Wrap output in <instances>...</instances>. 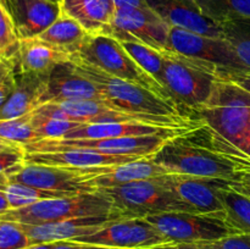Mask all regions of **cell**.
<instances>
[{
	"instance_id": "obj_1",
	"label": "cell",
	"mask_w": 250,
	"mask_h": 249,
	"mask_svg": "<svg viewBox=\"0 0 250 249\" xmlns=\"http://www.w3.org/2000/svg\"><path fill=\"white\" fill-rule=\"evenodd\" d=\"M150 159L171 173L231 182L250 170V156L203 120L168 138Z\"/></svg>"
},
{
	"instance_id": "obj_2",
	"label": "cell",
	"mask_w": 250,
	"mask_h": 249,
	"mask_svg": "<svg viewBox=\"0 0 250 249\" xmlns=\"http://www.w3.org/2000/svg\"><path fill=\"white\" fill-rule=\"evenodd\" d=\"M71 61L81 75L92 81L102 90L106 104L114 109L134 114L173 117L186 121L198 119L194 112L188 111L177 103L166 99L142 85L109 75L84 61Z\"/></svg>"
},
{
	"instance_id": "obj_3",
	"label": "cell",
	"mask_w": 250,
	"mask_h": 249,
	"mask_svg": "<svg viewBox=\"0 0 250 249\" xmlns=\"http://www.w3.org/2000/svg\"><path fill=\"white\" fill-rule=\"evenodd\" d=\"M164 85L182 107L194 112L211 97L217 81H225L222 70L204 61L163 51Z\"/></svg>"
},
{
	"instance_id": "obj_4",
	"label": "cell",
	"mask_w": 250,
	"mask_h": 249,
	"mask_svg": "<svg viewBox=\"0 0 250 249\" xmlns=\"http://www.w3.org/2000/svg\"><path fill=\"white\" fill-rule=\"evenodd\" d=\"M195 116L250 156V93L236 83L217 81L209 102Z\"/></svg>"
},
{
	"instance_id": "obj_5",
	"label": "cell",
	"mask_w": 250,
	"mask_h": 249,
	"mask_svg": "<svg viewBox=\"0 0 250 249\" xmlns=\"http://www.w3.org/2000/svg\"><path fill=\"white\" fill-rule=\"evenodd\" d=\"M71 60L84 61L109 75L142 85L166 99L177 103L166 88L138 65L121 42L106 34H89L80 51Z\"/></svg>"
},
{
	"instance_id": "obj_6",
	"label": "cell",
	"mask_w": 250,
	"mask_h": 249,
	"mask_svg": "<svg viewBox=\"0 0 250 249\" xmlns=\"http://www.w3.org/2000/svg\"><path fill=\"white\" fill-rule=\"evenodd\" d=\"M114 214L119 212L115 211L111 200L102 192L95 190L44 199L27 207L11 209L0 215V220L17 224L41 225L76 217L106 216Z\"/></svg>"
},
{
	"instance_id": "obj_7",
	"label": "cell",
	"mask_w": 250,
	"mask_h": 249,
	"mask_svg": "<svg viewBox=\"0 0 250 249\" xmlns=\"http://www.w3.org/2000/svg\"><path fill=\"white\" fill-rule=\"evenodd\" d=\"M112 203L115 211L126 217H146L164 212H194V210L166 187L160 178L136 181L115 187L99 188Z\"/></svg>"
},
{
	"instance_id": "obj_8",
	"label": "cell",
	"mask_w": 250,
	"mask_h": 249,
	"mask_svg": "<svg viewBox=\"0 0 250 249\" xmlns=\"http://www.w3.org/2000/svg\"><path fill=\"white\" fill-rule=\"evenodd\" d=\"M177 134H149L105 139H42L23 146L26 153H48L63 149H89L109 155L151 158L163 148L168 138Z\"/></svg>"
},
{
	"instance_id": "obj_9",
	"label": "cell",
	"mask_w": 250,
	"mask_h": 249,
	"mask_svg": "<svg viewBox=\"0 0 250 249\" xmlns=\"http://www.w3.org/2000/svg\"><path fill=\"white\" fill-rule=\"evenodd\" d=\"M146 219L172 244L216 242L238 234L224 221L212 215L197 212H164Z\"/></svg>"
},
{
	"instance_id": "obj_10",
	"label": "cell",
	"mask_w": 250,
	"mask_h": 249,
	"mask_svg": "<svg viewBox=\"0 0 250 249\" xmlns=\"http://www.w3.org/2000/svg\"><path fill=\"white\" fill-rule=\"evenodd\" d=\"M167 51L216 66L225 72V81L236 73L248 72L225 37L205 36L180 27H171Z\"/></svg>"
},
{
	"instance_id": "obj_11",
	"label": "cell",
	"mask_w": 250,
	"mask_h": 249,
	"mask_svg": "<svg viewBox=\"0 0 250 249\" xmlns=\"http://www.w3.org/2000/svg\"><path fill=\"white\" fill-rule=\"evenodd\" d=\"M170 29L150 7H116L111 22L100 34L120 42H137L163 53L168 50Z\"/></svg>"
},
{
	"instance_id": "obj_12",
	"label": "cell",
	"mask_w": 250,
	"mask_h": 249,
	"mask_svg": "<svg viewBox=\"0 0 250 249\" xmlns=\"http://www.w3.org/2000/svg\"><path fill=\"white\" fill-rule=\"evenodd\" d=\"M73 241L120 249H158L175 246L146 217H120L100 231Z\"/></svg>"
},
{
	"instance_id": "obj_13",
	"label": "cell",
	"mask_w": 250,
	"mask_h": 249,
	"mask_svg": "<svg viewBox=\"0 0 250 249\" xmlns=\"http://www.w3.org/2000/svg\"><path fill=\"white\" fill-rule=\"evenodd\" d=\"M88 177L89 167H60L26 163L10 181L54 193L59 197H67L84 192H95L97 189L87 182Z\"/></svg>"
},
{
	"instance_id": "obj_14",
	"label": "cell",
	"mask_w": 250,
	"mask_h": 249,
	"mask_svg": "<svg viewBox=\"0 0 250 249\" xmlns=\"http://www.w3.org/2000/svg\"><path fill=\"white\" fill-rule=\"evenodd\" d=\"M159 178L181 200L189 205L194 212L212 215L222 220L224 205L219 193L231 181L182 173H168Z\"/></svg>"
},
{
	"instance_id": "obj_15",
	"label": "cell",
	"mask_w": 250,
	"mask_h": 249,
	"mask_svg": "<svg viewBox=\"0 0 250 249\" xmlns=\"http://www.w3.org/2000/svg\"><path fill=\"white\" fill-rule=\"evenodd\" d=\"M19 39L37 37L61 14L60 4L48 0H0Z\"/></svg>"
},
{
	"instance_id": "obj_16",
	"label": "cell",
	"mask_w": 250,
	"mask_h": 249,
	"mask_svg": "<svg viewBox=\"0 0 250 249\" xmlns=\"http://www.w3.org/2000/svg\"><path fill=\"white\" fill-rule=\"evenodd\" d=\"M126 217L114 214L106 216H87L41 225L19 224L32 244L54 243L60 241H73L80 237L89 236L104 228L112 220ZM17 224V222H16Z\"/></svg>"
},
{
	"instance_id": "obj_17",
	"label": "cell",
	"mask_w": 250,
	"mask_h": 249,
	"mask_svg": "<svg viewBox=\"0 0 250 249\" xmlns=\"http://www.w3.org/2000/svg\"><path fill=\"white\" fill-rule=\"evenodd\" d=\"M97 100L106 104L102 90L76 70L72 61L55 66L48 75L45 103Z\"/></svg>"
},
{
	"instance_id": "obj_18",
	"label": "cell",
	"mask_w": 250,
	"mask_h": 249,
	"mask_svg": "<svg viewBox=\"0 0 250 249\" xmlns=\"http://www.w3.org/2000/svg\"><path fill=\"white\" fill-rule=\"evenodd\" d=\"M156 15L171 27H180L195 33L224 37L220 24L205 16L197 0H144Z\"/></svg>"
},
{
	"instance_id": "obj_19",
	"label": "cell",
	"mask_w": 250,
	"mask_h": 249,
	"mask_svg": "<svg viewBox=\"0 0 250 249\" xmlns=\"http://www.w3.org/2000/svg\"><path fill=\"white\" fill-rule=\"evenodd\" d=\"M168 173H171L170 171L154 163L150 158H143L120 165L93 166L90 167V178L87 182L98 190L99 188L151 180Z\"/></svg>"
},
{
	"instance_id": "obj_20",
	"label": "cell",
	"mask_w": 250,
	"mask_h": 249,
	"mask_svg": "<svg viewBox=\"0 0 250 249\" xmlns=\"http://www.w3.org/2000/svg\"><path fill=\"white\" fill-rule=\"evenodd\" d=\"M48 75L49 73L17 72L14 92L0 107V120L15 119L31 114L41 105L45 104Z\"/></svg>"
},
{
	"instance_id": "obj_21",
	"label": "cell",
	"mask_w": 250,
	"mask_h": 249,
	"mask_svg": "<svg viewBox=\"0 0 250 249\" xmlns=\"http://www.w3.org/2000/svg\"><path fill=\"white\" fill-rule=\"evenodd\" d=\"M189 127H165L158 126V124H143V122L82 124L76 128L68 131L61 139H105L132 136H149V134H177L186 131Z\"/></svg>"
},
{
	"instance_id": "obj_22",
	"label": "cell",
	"mask_w": 250,
	"mask_h": 249,
	"mask_svg": "<svg viewBox=\"0 0 250 249\" xmlns=\"http://www.w3.org/2000/svg\"><path fill=\"white\" fill-rule=\"evenodd\" d=\"M137 156L109 155L89 149H63L48 153H26V163L60 167H93V166L120 165L137 160Z\"/></svg>"
},
{
	"instance_id": "obj_23",
	"label": "cell",
	"mask_w": 250,
	"mask_h": 249,
	"mask_svg": "<svg viewBox=\"0 0 250 249\" xmlns=\"http://www.w3.org/2000/svg\"><path fill=\"white\" fill-rule=\"evenodd\" d=\"M72 56L37 37L21 39L15 59L17 72L49 73L55 66L71 61Z\"/></svg>"
},
{
	"instance_id": "obj_24",
	"label": "cell",
	"mask_w": 250,
	"mask_h": 249,
	"mask_svg": "<svg viewBox=\"0 0 250 249\" xmlns=\"http://www.w3.org/2000/svg\"><path fill=\"white\" fill-rule=\"evenodd\" d=\"M61 14L76 20L89 34H100L111 22L116 6L112 0H62Z\"/></svg>"
},
{
	"instance_id": "obj_25",
	"label": "cell",
	"mask_w": 250,
	"mask_h": 249,
	"mask_svg": "<svg viewBox=\"0 0 250 249\" xmlns=\"http://www.w3.org/2000/svg\"><path fill=\"white\" fill-rule=\"evenodd\" d=\"M88 36L89 33L76 20L60 14L38 37L73 56L80 51Z\"/></svg>"
},
{
	"instance_id": "obj_26",
	"label": "cell",
	"mask_w": 250,
	"mask_h": 249,
	"mask_svg": "<svg viewBox=\"0 0 250 249\" xmlns=\"http://www.w3.org/2000/svg\"><path fill=\"white\" fill-rule=\"evenodd\" d=\"M224 205L222 220L236 233L250 234V198L229 187V182L220 189Z\"/></svg>"
},
{
	"instance_id": "obj_27",
	"label": "cell",
	"mask_w": 250,
	"mask_h": 249,
	"mask_svg": "<svg viewBox=\"0 0 250 249\" xmlns=\"http://www.w3.org/2000/svg\"><path fill=\"white\" fill-rule=\"evenodd\" d=\"M203 14L217 24L250 23V0H197Z\"/></svg>"
},
{
	"instance_id": "obj_28",
	"label": "cell",
	"mask_w": 250,
	"mask_h": 249,
	"mask_svg": "<svg viewBox=\"0 0 250 249\" xmlns=\"http://www.w3.org/2000/svg\"><path fill=\"white\" fill-rule=\"evenodd\" d=\"M121 43L129 55L138 62V65L165 88L163 80V53L137 42H121Z\"/></svg>"
},
{
	"instance_id": "obj_29",
	"label": "cell",
	"mask_w": 250,
	"mask_h": 249,
	"mask_svg": "<svg viewBox=\"0 0 250 249\" xmlns=\"http://www.w3.org/2000/svg\"><path fill=\"white\" fill-rule=\"evenodd\" d=\"M26 164V150L22 144L0 137V183H6Z\"/></svg>"
},
{
	"instance_id": "obj_30",
	"label": "cell",
	"mask_w": 250,
	"mask_h": 249,
	"mask_svg": "<svg viewBox=\"0 0 250 249\" xmlns=\"http://www.w3.org/2000/svg\"><path fill=\"white\" fill-rule=\"evenodd\" d=\"M0 190L6 195L11 209H19V208L27 207L33 203L41 202L44 199H51V198H59L58 194L54 193L44 192V190L36 189L29 186L22 185L17 182L0 183Z\"/></svg>"
},
{
	"instance_id": "obj_31",
	"label": "cell",
	"mask_w": 250,
	"mask_h": 249,
	"mask_svg": "<svg viewBox=\"0 0 250 249\" xmlns=\"http://www.w3.org/2000/svg\"><path fill=\"white\" fill-rule=\"evenodd\" d=\"M0 137L26 145L38 141L32 124V112L9 120H0Z\"/></svg>"
},
{
	"instance_id": "obj_32",
	"label": "cell",
	"mask_w": 250,
	"mask_h": 249,
	"mask_svg": "<svg viewBox=\"0 0 250 249\" xmlns=\"http://www.w3.org/2000/svg\"><path fill=\"white\" fill-rule=\"evenodd\" d=\"M32 124L37 134L38 141L42 139H61L71 129L76 128L80 124L77 122L66 121V120L54 119L43 114L32 112Z\"/></svg>"
},
{
	"instance_id": "obj_33",
	"label": "cell",
	"mask_w": 250,
	"mask_h": 249,
	"mask_svg": "<svg viewBox=\"0 0 250 249\" xmlns=\"http://www.w3.org/2000/svg\"><path fill=\"white\" fill-rule=\"evenodd\" d=\"M224 37L232 44L247 71H250V23L236 22L222 24Z\"/></svg>"
},
{
	"instance_id": "obj_34",
	"label": "cell",
	"mask_w": 250,
	"mask_h": 249,
	"mask_svg": "<svg viewBox=\"0 0 250 249\" xmlns=\"http://www.w3.org/2000/svg\"><path fill=\"white\" fill-rule=\"evenodd\" d=\"M20 48V39L9 17L0 6V55L2 59L15 61Z\"/></svg>"
},
{
	"instance_id": "obj_35",
	"label": "cell",
	"mask_w": 250,
	"mask_h": 249,
	"mask_svg": "<svg viewBox=\"0 0 250 249\" xmlns=\"http://www.w3.org/2000/svg\"><path fill=\"white\" fill-rule=\"evenodd\" d=\"M32 246L19 224L0 220V249H23Z\"/></svg>"
},
{
	"instance_id": "obj_36",
	"label": "cell",
	"mask_w": 250,
	"mask_h": 249,
	"mask_svg": "<svg viewBox=\"0 0 250 249\" xmlns=\"http://www.w3.org/2000/svg\"><path fill=\"white\" fill-rule=\"evenodd\" d=\"M16 73L15 61L2 59L0 62V107L14 92L16 85Z\"/></svg>"
},
{
	"instance_id": "obj_37",
	"label": "cell",
	"mask_w": 250,
	"mask_h": 249,
	"mask_svg": "<svg viewBox=\"0 0 250 249\" xmlns=\"http://www.w3.org/2000/svg\"><path fill=\"white\" fill-rule=\"evenodd\" d=\"M215 243L221 249H250V234H232Z\"/></svg>"
},
{
	"instance_id": "obj_38",
	"label": "cell",
	"mask_w": 250,
	"mask_h": 249,
	"mask_svg": "<svg viewBox=\"0 0 250 249\" xmlns=\"http://www.w3.org/2000/svg\"><path fill=\"white\" fill-rule=\"evenodd\" d=\"M53 249H120V248H111V247L99 246V244H92V243H83V242H76V241H60V242H54Z\"/></svg>"
},
{
	"instance_id": "obj_39",
	"label": "cell",
	"mask_w": 250,
	"mask_h": 249,
	"mask_svg": "<svg viewBox=\"0 0 250 249\" xmlns=\"http://www.w3.org/2000/svg\"><path fill=\"white\" fill-rule=\"evenodd\" d=\"M229 187L250 198V170L242 173L234 182H229Z\"/></svg>"
},
{
	"instance_id": "obj_40",
	"label": "cell",
	"mask_w": 250,
	"mask_h": 249,
	"mask_svg": "<svg viewBox=\"0 0 250 249\" xmlns=\"http://www.w3.org/2000/svg\"><path fill=\"white\" fill-rule=\"evenodd\" d=\"M227 81L232 83H236L237 85H239V87H242L247 92L250 93V71H248V72L236 73V75L231 76Z\"/></svg>"
},
{
	"instance_id": "obj_41",
	"label": "cell",
	"mask_w": 250,
	"mask_h": 249,
	"mask_svg": "<svg viewBox=\"0 0 250 249\" xmlns=\"http://www.w3.org/2000/svg\"><path fill=\"white\" fill-rule=\"evenodd\" d=\"M116 7H148L144 0H112Z\"/></svg>"
},
{
	"instance_id": "obj_42",
	"label": "cell",
	"mask_w": 250,
	"mask_h": 249,
	"mask_svg": "<svg viewBox=\"0 0 250 249\" xmlns=\"http://www.w3.org/2000/svg\"><path fill=\"white\" fill-rule=\"evenodd\" d=\"M193 249H221L215 242H199V243H189Z\"/></svg>"
},
{
	"instance_id": "obj_43",
	"label": "cell",
	"mask_w": 250,
	"mask_h": 249,
	"mask_svg": "<svg viewBox=\"0 0 250 249\" xmlns=\"http://www.w3.org/2000/svg\"><path fill=\"white\" fill-rule=\"evenodd\" d=\"M9 210H11V205H10L6 195L0 190V215L5 214V212L9 211Z\"/></svg>"
},
{
	"instance_id": "obj_44",
	"label": "cell",
	"mask_w": 250,
	"mask_h": 249,
	"mask_svg": "<svg viewBox=\"0 0 250 249\" xmlns=\"http://www.w3.org/2000/svg\"><path fill=\"white\" fill-rule=\"evenodd\" d=\"M23 249H53V243H39L32 244V246L26 247Z\"/></svg>"
},
{
	"instance_id": "obj_45",
	"label": "cell",
	"mask_w": 250,
	"mask_h": 249,
	"mask_svg": "<svg viewBox=\"0 0 250 249\" xmlns=\"http://www.w3.org/2000/svg\"><path fill=\"white\" fill-rule=\"evenodd\" d=\"M164 249H193L189 243H182V244H175V246L166 247Z\"/></svg>"
},
{
	"instance_id": "obj_46",
	"label": "cell",
	"mask_w": 250,
	"mask_h": 249,
	"mask_svg": "<svg viewBox=\"0 0 250 249\" xmlns=\"http://www.w3.org/2000/svg\"><path fill=\"white\" fill-rule=\"evenodd\" d=\"M48 1H51V2H55V4H60L62 0H48Z\"/></svg>"
},
{
	"instance_id": "obj_47",
	"label": "cell",
	"mask_w": 250,
	"mask_h": 249,
	"mask_svg": "<svg viewBox=\"0 0 250 249\" xmlns=\"http://www.w3.org/2000/svg\"><path fill=\"white\" fill-rule=\"evenodd\" d=\"M1 60H2V58H1V55H0V62H1Z\"/></svg>"
},
{
	"instance_id": "obj_48",
	"label": "cell",
	"mask_w": 250,
	"mask_h": 249,
	"mask_svg": "<svg viewBox=\"0 0 250 249\" xmlns=\"http://www.w3.org/2000/svg\"><path fill=\"white\" fill-rule=\"evenodd\" d=\"M165 248H166V247H165ZM158 249H164V248H158Z\"/></svg>"
}]
</instances>
